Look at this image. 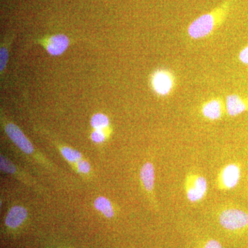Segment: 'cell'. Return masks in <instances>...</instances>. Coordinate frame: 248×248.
<instances>
[{"label": "cell", "mask_w": 248, "mask_h": 248, "mask_svg": "<svg viewBox=\"0 0 248 248\" xmlns=\"http://www.w3.org/2000/svg\"><path fill=\"white\" fill-rule=\"evenodd\" d=\"M94 205L98 211L102 213L107 218H110L115 215L113 208L110 201L104 197H99L94 200Z\"/></svg>", "instance_id": "cell-14"}, {"label": "cell", "mask_w": 248, "mask_h": 248, "mask_svg": "<svg viewBox=\"0 0 248 248\" xmlns=\"http://www.w3.org/2000/svg\"><path fill=\"white\" fill-rule=\"evenodd\" d=\"M35 42L42 46L51 56H60L68 49L71 41L68 36L59 33L36 39Z\"/></svg>", "instance_id": "cell-5"}, {"label": "cell", "mask_w": 248, "mask_h": 248, "mask_svg": "<svg viewBox=\"0 0 248 248\" xmlns=\"http://www.w3.org/2000/svg\"><path fill=\"white\" fill-rule=\"evenodd\" d=\"M77 169L81 174H87L91 172V165L86 160L81 159L76 164Z\"/></svg>", "instance_id": "cell-18"}, {"label": "cell", "mask_w": 248, "mask_h": 248, "mask_svg": "<svg viewBox=\"0 0 248 248\" xmlns=\"http://www.w3.org/2000/svg\"><path fill=\"white\" fill-rule=\"evenodd\" d=\"M107 129L105 130H94L91 135V140L94 143H102L103 142L107 140L108 135L106 131Z\"/></svg>", "instance_id": "cell-17"}, {"label": "cell", "mask_w": 248, "mask_h": 248, "mask_svg": "<svg viewBox=\"0 0 248 248\" xmlns=\"http://www.w3.org/2000/svg\"><path fill=\"white\" fill-rule=\"evenodd\" d=\"M91 125L94 130H105L110 126V120L105 114L98 112L91 117Z\"/></svg>", "instance_id": "cell-15"}, {"label": "cell", "mask_w": 248, "mask_h": 248, "mask_svg": "<svg viewBox=\"0 0 248 248\" xmlns=\"http://www.w3.org/2000/svg\"><path fill=\"white\" fill-rule=\"evenodd\" d=\"M1 123L5 133L16 146L26 154H34V147L25 134L16 124L6 119L2 113L1 114Z\"/></svg>", "instance_id": "cell-4"}, {"label": "cell", "mask_w": 248, "mask_h": 248, "mask_svg": "<svg viewBox=\"0 0 248 248\" xmlns=\"http://www.w3.org/2000/svg\"><path fill=\"white\" fill-rule=\"evenodd\" d=\"M58 147L63 157L71 164H77L78 161L83 159L82 155L76 150L60 145H59Z\"/></svg>", "instance_id": "cell-16"}, {"label": "cell", "mask_w": 248, "mask_h": 248, "mask_svg": "<svg viewBox=\"0 0 248 248\" xmlns=\"http://www.w3.org/2000/svg\"><path fill=\"white\" fill-rule=\"evenodd\" d=\"M241 168L236 164L228 165L222 171L221 184L226 189L234 188L241 179Z\"/></svg>", "instance_id": "cell-9"}, {"label": "cell", "mask_w": 248, "mask_h": 248, "mask_svg": "<svg viewBox=\"0 0 248 248\" xmlns=\"http://www.w3.org/2000/svg\"><path fill=\"white\" fill-rule=\"evenodd\" d=\"M15 39L14 34H8L1 40L0 46V76L2 79L9 61V52Z\"/></svg>", "instance_id": "cell-11"}, {"label": "cell", "mask_w": 248, "mask_h": 248, "mask_svg": "<svg viewBox=\"0 0 248 248\" xmlns=\"http://www.w3.org/2000/svg\"><path fill=\"white\" fill-rule=\"evenodd\" d=\"M186 187L187 200L195 203L200 202L206 195L208 184L203 176L191 174L187 178Z\"/></svg>", "instance_id": "cell-6"}, {"label": "cell", "mask_w": 248, "mask_h": 248, "mask_svg": "<svg viewBox=\"0 0 248 248\" xmlns=\"http://www.w3.org/2000/svg\"><path fill=\"white\" fill-rule=\"evenodd\" d=\"M239 60L244 64L248 65V45L241 49L239 52Z\"/></svg>", "instance_id": "cell-19"}, {"label": "cell", "mask_w": 248, "mask_h": 248, "mask_svg": "<svg viewBox=\"0 0 248 248\" xmlns=\"http://www.w3.org/2000/svg\"><path fill=\"white\" fill-rule=\"evenodd\" d=\"M226 112L231 117H236L248 111V97L231 94L227 96Z\"/></svg>", "instance_id": "cell-8"}, {"label": "cell", "mask_w": 248, "mask_h": 248, "mask_svg": "<svg viewBox=\"0 0 248 248\" xmlns=\"http://www.w3.org/2000/svg\"><path fill=\"white\" fill-rule=\"evenodd\" d=\"M235 0H225L210 12L196 18L187 27V35L194 40H202L213 35L225 22Z\"/></svg>", "instance_id": "cell-1"}, {"label": "cell", "mask_w": 248, "mask_h": 248, "mask_svg": "<svg viewBox=\"0 0 248 248\" xmlns=\"http://www.w3.org/2000/svg\"><path fill=\"white\" fill-rule=\"evenodd\" d=\"M27 215V210L26 208L20 205H15L9 210L5 219V223L9 228H17L25 221Z\"/></svg>", "instance_id": "cell-10"}, {"label": "cell", "mask_w": 248, "mask_h": 248, "mask_svg": "<svg viewBox=\"0 0 248 248\" xmlns=\"http://www.w3.org/2000/svg\"><path fill=\"white\" fill-rule=\"evenodd\" d=\"M226 111V104L221 98H213L203 103L202 107V115L207 120L215 121L221 118L224 111Z\"/></svg>", "instance_id": "cell-7"}, {"label": "cell", "mask_w": 248, "mask_h": 248, "mask_svg": "<svg viewBox=\"0 0 248 248\" xmlns=\"http://www.w3.org/2000/svg\"><path fill=\"white\" fill-rule=\"evenodd\" d=\"M219 223L225 229L241 231L248 228V213L239 208H228L220 213Z\"/></svg>", "instance_id": "cell-2"}, {"label": "cell", "mask_w": 248, "mask_h": 248, "mask_svg": "<svg viewBox=\"0 0 248 248\" xmlns=\"http://www.w3.org/2000/svg\"><path fill=\"white\" fill-rule=\"evenodd\" d=\"M150 84L155 94L159 97H167L175 88V77L172 72L168 70H156L152 74Z\"/></svg>", "instance_id": "cell-3"}, {"label": "cell", "mask_w": 248, "mask_h": 248, "mask_svg": "<svg viewBox=\"0 0 248 248\" xmlns=\"http://www.w3.org/2000/svg\"><path fill=\"white\" fill-rule=\"evenodd\" d=\"M140 177L143 187L150 194L154 192L155 169L151 162H146L142 166L140 171Z\"/></svg>", "instance_id": "cell-12"}, {"label": "cell", "mask_w": 248, "mask_h": 248, "mask_svg": "<svg viewBox=\"0 0 248 248\" xmlns=\"http://www.w3.org/2000/svg\"><path fill=\"white\" fill-rule=\"evenodd\" d=\"M0 167H1V170L4 171V172L9 173V174L16 176L21 181L24 183H27L29 185H34L32 181L31 180L30 178L27 177V174H22V172H19L17 168L16 167V166L12 162H11L9 159H6L2 155H1V157H0Z\"/></svg>", "instance_id": "cell-13"}, {"label": "cell", "mask_w": 248, "mask_h": 248, "mask_svg": "<svg viewBox=\"0 0 248 248\" xmlns=\"http://www.w3.org/2000/svg\"><path fill=\"white\" fill-rule=\"evenodd\" d=\"M203 248H223L221 243L215 239H210L204 245Z\"/></svg>", "instance_id": "cell-20"}]
</instances>
